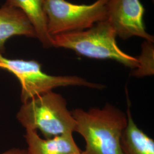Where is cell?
Returning a JSON list of instances; mask_svg holds the SVG:
<instances>
[{"instance_id": "obj_8", "label": "cell", "mask_w": 154, "mask_h": 154, "mask_svg": "<svg viewBox=\"0 0 154 154\" xmlns=\"http://www.w3.org/2000/svg\"><path fill=\"white\" fill-rule=\"evenodd\" d=\"M27 154H70L82 151L75 143L72 133L44 139L36 130H26Z\"/></svg>"}, {"instance_id": "obj_11", "label": "cell", "mask_w": 154, "mask_h": 154, "mask_svg": "<svg viewBox=\"0 0 154 154\" xmlns=\"http://www.w3.org/2000/svg\"><path fill=\"white\" fill-rule=\"evenodd\" d=\"M152 42L145 41L142 45L140 55L137 57L138 67L134 69L132 75L135 77H142L152 75L154 73V45Z\"/></svg>"}, {"instance_id": "obj_5", "label": "cell", "mask_w": 154, "mask_h": 154, "mask_svg": "<svg viewBox=\"0 0 154 154\" xmlns=\"http://www.w3.org/2000/svg\"><path fill=\"white\" fill-rule=\"evenodd\" d=\"M109 0H97L90 5L75 4L66 0H45L48 30L56 35L82 31L106 20Z\"/></svg>"}, {"instance_id": "obj_7", "label": "cell", "mask_w": 154, "mask_h": 154, "mask_svg": "<svg viewBox=\"0 0 154 154\" xmlns=\"http://www.w3.org/2000/svg\"><path fill=\"white\" fill-rule=\"evenodd\" d=\"M16 35L37 38L35 29L26 15L5 3L0 8V51L5 49L8 39Z\"/></svg>"}, {"instance_id": "obj_4", "label": "cell", "mask_w": 154, "mask_h": 154, "mask_svg": "<svg viewBox=\"0 0 154 154\" xmlns=\"http://www.w3.org/2000/svg\"><path fill=\"white\" fill-rule=\"evenodd\" d=\"M0 68L11 72L19 80L23 103L60 87L78 86L97 89L104 88L100 84L88 82L75 75H50L42 71L41 64L37 61L8 59L1 54Z\"/></svg>"}, {"instance_id": "obj_2", "label": "cell", "mask_w": 154, "mask_h": 154, "mask_svg": "<svg viewBox=\"0 0 154 154\" xmlns=\"http://www.w3.org/2000/svg\"><path fill=\"white\" fill-rule=\"evenodd\" d=\"M114 29L107 20L98 22L82 31L52 37L53 47L72 50L79 55L96 60H112L135 69L137 57L123 51L116 43Z\"/></svg>"}, {"instance_id": "obj_12", "label": "cell", "mask_w": 154, "mask_h": 154, "mask_svg": "<svg viewBox=\"0 0 154 154\" xmlns=\"http://www.w3.org/2000/svg\"><path fill=\"white\" fill-rule=\"evenodd\" d=\"M2 154H27L26 150H22L20 149H12Z\"/></svg>"}, {"instance_id": "obj_13", "label": "cell", "mask_w": 154, "mask_h": 154, "mask_svg": "<svg viewBox=\"0 0 154 154\" xmlns=\"http://www.w3.org/2000/svg\"><path fill=\"white\" fill-rule=\"evenodd\" d=\"M70 154H88V153L85 151H81L78 152H74V153H72Z\"/></svg>"}, {"instance_id": "obj_10", "label": "cell", "mask_w": 154, "mask_h": 154, "mask_svg": "<svg viewBox=\"0 0 154 154\" xmlns=\"http://www.w3.org/2000/svg\"><path fill=\"white\" fill-rule=\"evenodd\" d=\"M126 114L127 125L121 139L123 154H154V140L137 126L133 120L129 106Z\"/></svg>"}, {"instance_id": "obj_3", "label": "cell", "mask_w": 154, "mask_h": 154, "mask_svg": "<svg viewBox=\"0 0 154 154\" xmlns=\"http://www.w3.org/2000/svg\"><path fill=\"white\" fill-rule=\"evenodd\" d=\"M17 119L26 130H39L46 139L75 132L76 122L61 94L51 91L23 103Z\"/></svg>"}, {"instance_id": "obj_6", "label": "cell", "mask_w": 154, "mask_h": 154, "mask_svg": "<svg viewBox=\"0 0 154 154\" xmlns=\"http://www.w3.org/2000/svg\"><path fill=\"white\" fill-rule=\"evenodd\" d=\"M144 11L140 0H109L106 20L123 39L138 37L154 42V36L146 30Z\"/></svg>"}, {"instance_id": "obj_1", "label": "cell", "mask_w": 154, "mask_h": 154, "mask_svg": "<svg viewBox=\"0 0 154 154\" xmlns=\"http://www.w3.org/2000/svg\"><path fill=\"white\" fill-rule=\"evenodd\" d=\"M72 113L75 132L84 138L88 154H123L121 139L127 125V114L111 104L88 111L77 109Z\"/></svg>"}, {"instance_id": "obj_9", "label": "cell", "mask_w": 154, "mask_h": 154, "mask_svg": "<svg viewBox=\"0 0 154 154\" xmlns=\"http://www.w3.org/2000/svg\"><path fill=\"white\" fill-rule=\"evenodd\" d=\"M45 0H6V3L19 9L32 24L37 38L46 48L53 47L52 37L48 30L47 17L45 11Z\"/></svg>"}]
</instances>
